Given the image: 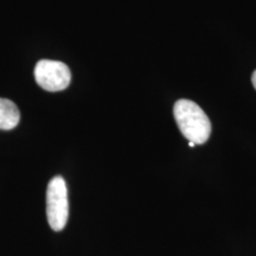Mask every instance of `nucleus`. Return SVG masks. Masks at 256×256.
I'll return each mask as SVG.
<instances>
[{
  "mask_svg": "<svg viewBox=\"0 0 256 256\" xmlns=\"http://www.w3.org/2000/svg\"><path fill=\"white\" fill-rule=\"evenodd\" d=\"M174 120L188 142L206 144L211 134V122L204 110L191 100H178L174 107Z\"/></svg>",
  "mask_w": 256,
  "mask_h": 256,
  "instance_id": "nucleus-1",
  "label": "nucleus"
},
{
  "mask_svg": "<svg viewBox=\"0 0 256 256\" xmlns=\"http://www.w3.org/2000/svg\"><path fill=\"white\" fill-rule=\"evenodd\" d=\"M46 216L51 229L60 232L69 217L68 188L63 177L56 176L49 182L46 190Z\"/></svg>",
  "mask_w": 256,
  "mask_h": 256,
  "instance_id": "nucleus-2",
  "label": "nucleus"
},
{
  "mask_svg": "<svg viewBox=\"0 0 256 256\" xmlns=\"http://www.w3.org/2000/svg\"><path fill=\"white\" fill-rule=\"evenodd\" d=\"M34 78L44 90L60 92L70 84L72 72L69 66L60 60H40L34 66Z\"/></svg>",
  "mask_w": 256,
  "mask_h": 256,
  "instance_id": "nucleus-3",
  "label": "nucleus"
},
{
  "mask_svg": "<svg viewBox=\"0 0 256 256\" xmlns=\"http://www.w3.org/2000/svg\"><path fill=\"white\" fill-rule=\"evenodd\" d=\"M20 113L11 100L0 98V130H10L18 126Z\"/></svg>",
  "mask_w": 256,
  "mask_h": 256,
  "instance_id": "nucleus-4",
  "label": "nucleus"
},
{
  "mask_svg": "<svg viewBox=\"0 0 256 256\" xmlns=\"http://www.w3.org/2000/svg\"><path fill=\"white\" fill-rule=\"evenodd\" d=\"M252 86H254V88L256 89V70L254 72H252Z\"/></svg>",
  "mask_w": 256,
  "mask_h": 256,
  "instance_id": "nucleus-5",
  "label": "nucleus"
},
{
  "mask_svg": "<svg viewBox=\"0 0 256 256\" xmlns=\"http://www.w3.org/2000/svg\"><path fill=\"white\" fill-rule=\"evenodd\" d=\"M188 146H190V147H194V142H188Z\"/></svg>",
  "mask_w": 256,
  "mask_h": 256,
  "instance_id": "nucleus-6",
  "label": "nucleus"
}]
</instances>
